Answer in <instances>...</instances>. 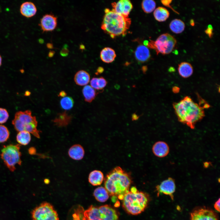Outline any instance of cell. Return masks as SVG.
I'll list each match as a JSON object with an SVG mask.
<instances>
[{
  "mask_svg": "<svg viewBox=\"0 0 220 220\" xmlns=\"http://www.w3.org/2000/svg\"><path fill=\"white\" fill-rule=\"evenodd\" d=\"M198 104L188 96H186L178 102L174 103L173 106L178 120L194 129L196 123L205 116L204 109L210 105L203 100Z\"/></svg>",
  "mask_w": 220,
  "mask_h": 220,
  "instance_id": "1",
  "label": "cell"
},
{
  "mask_svg": "<svg viewBox=\"0 0 220 220\" xmlns=\"http://www.w3.org/2000/svg\"><path fill=\"white\" fill-rule=\"evenodd\" d=\"M131 183L129 175L118 166L107 175L104 185L109 195L117 196L122 200L124 195L129 191Z\"/></svg>",
  "mask_w": 220,
  "mask_h": 220,
  "instance_id": "2",
  "label": "cell"
},
{
  "mask_svg": "<svg viewBox=\"0 0 220 220\" xmlns=\"http://www.w3.org/2000/svg\"><path fill=\"white\" fill-rule=\"evenodd\" d=\"M131 23L130 19L118 14L108 9L105 10V14L101 28L112 38L119 35H125Z\"/></svg>",
  "mask_w": 220,
  "mask_h": 220,
  "instance_id": "3",
  "label": "cell"
},
{
  "mask_svg": "<svg viewBox=\"0 0 220 220\" xmlns=\"http://www.w3.org/2000/svg\"><path fill=\"white\" fill-rule=\"evenodd\" d=\"M122 206L129 214L137 215L143 212L147 205L148 198L146 194L132 187L124 195L122 199Z\"/></svg>",
  "mask_w": 220,
  "mask_h": 220,
  "instance_id": "4",
  "label": "cell"
},
{
  "mask_svg": "<svg viewBox=\"0 0 220 220\" xmlns=\"http://www.w3.org/2000/svg\"><path fill=\"white\" fill-rule=\"evenodd\" d=\"M37 121L29 110L19 111L15 114L12 123L15 130L18 132L25 131L40 138V132L37 129Z\"/></svg>",
  "mask_w": 220,
  "mask_h": 220,
  "instance_id": "5",
  "label": "cell"
},
{
  "mask_svg": "<svg viewBox=\"0 0 220 220\" xmlns=\"http://www.w3.org/2000/svg\"><path fill=\"white\" fill-rule=\"evenodd\" d=\"M83 215V220H118L119 218L116 210L108 205L99 207L91 205Z\"/></svg>",
  "mask_w": 220,
  "mask_h": 220,
  "instance_id": "6",
  "label": "cell"
},
{
  "mask_svg": "<svg viewBox=\"0 0 220 220\" xmlns=\"http://www.w3.org/2000/svg\"><path fill=\"white\" fill-rule=\"evenodd\" d=\"M177 43L175 38L170 34L166 33L160 35L155 41H145L144 45L154 49L157 54H168L173 50Z\"/></svg>",
  "mask_w": 220,
  "mask_h": 220,
  "instance_id": "7",
  "label": "cell"
},
{
  "mask_svg": "<svg viewBox=\"0 0 220 220\" xmlns=\"http://www.w3.org/2000/svg\"><path fill=\"white\" fill-rule=\"evenodd\" d=\"M1 158L9 170L13 172L16 166L21 164V153L20 145L10 144L5 146L1 150Z\"/></svg>",
  "mask_w": 220,
  "mask_h": 220,
  "instance_id": "8",
  "label": "cell"
},
{
  "mask_svg": "<svg viewBox=\"0 0 220 220\" xmlns=\"http://www.w3.org/2000/svg\"><path fill=\"white\" fill-rule=\"evenodd\" d=\"M31 215L32 220H59L58 214L53 206L46 202L35 207Z\"/></svg>",
  "mask_w": 220,
  "mask_h": 220,
  "instance_id": "9",
  "label": "cell"
},
{
  "mask_svg": "<svg viewBox=\"0 0 220 220\" xmlns=\"http://www.w3.org/2000/svg\"><path fill=\"white\" fill-rule=\"evenodd\" d=\"M191 220H218L216 214L211 210L205 208L196 209L191 214Z\"/></svg>",
  "mask_w": 220,
  "mask_h": 220,
  "instance_id": "10",
  "label": "cell"
},
{
  "mask_svg": "<svg viewBox=\"0 0 220 220\" xmlns=\"http://www.w3.org/2000/svg\"><path fill=\"white\" fill-rule=\"evenodd\" d=\"M112 10L116 13L126 17L128 16L133 8V5L129 0H121L112 3Z\"/></svg>",
  "mask_w": 220,
  "mask_h": 220,
  "instance_id": "11",
  "label": "cell"
},
{
  "mask_svg": "<svg viewBox=\"0 0 220 220\" xmlns=\"http://www.w3.org/2000/svg\"><path fill=\"white\" fill-rule=\"evenodd\" d=\"M57 25V17L51 14L43 15L39 24L43 32L53 31L56 28Z\"/></svg>",
  "mask_w": 220,
  "mask_h": 220,
  "instance_id": "12",
  "label": "cell"
},
{
  "mask_svg": "<svg viewBox=\"0 0 220 220\" xmlns=\"http://www.w3.org/2000/svg\"><path fill=\"white\" fill-rule=\"evenodd\" d=\"M175 187L174 180L172 178H169L157 186L156 189L159 194L162 193L169 195L173 199V194L175 191Z\"/></svg>",
  "mask_w": 220,
  "mask_h": 220,
  "instance_id": "13",
  "label": "cell"
},
{
  "mask_svg": "<svg viewBox=\"0 0 220 220\" xmlns=\"http://www.w3.org/2000/svg\"><path fill=\"white\" fill-rule=\"evenodd\" d=\"M153 154L156 156L162 158L166 156L169 151V147L165 142L159 141L156 142L152 147Z\"/></svg>",
  "mask_w": 220,
  "mask_h": 220,
  "instance_id": "14",
  "label": "cell"
},
{
  "mask_svg": "<svg viewBox=\"0 0 220 220\" xmlns=\"http://www.w3.org/2000/svg\"><path fill=\"white\" fill-rule=\"evenodd\" d=\"M37 11L36 6L31 2H24L20 6V13L23 16L27 18L34 16L36 14Z\"/></svg>",
  "mask_w": 220,
  "mask_h": 220,
  "instance_id": "15",
  "label": "cell"
},
{
  "mask_svg": "<svg viewBox=\"0 0 220 220\" xmlns=\"http://www.w3.org/2000/svg\"><path fill=\"white\" fill-rule=\"evenodd\" d=\"M134 54L136 59L141 62L147 61L150 57L148 48L144 45H140L138 46L135 50Z\"/></svg>",
  "mask_w": 220,
  "mask_h": 220,
  "instance_id": "16",
  "label": "cell"
},
{
  "mask_svg": "<svg viewBox=\"0 0 220 220\" xmlns=\"http://www.w3.org/2000/svg\"><path fill=\"white\" fill-rule=\"evenodd\" d=\"M68 154L72 159L77 160H82L84 157L85 151L83 147L79 144H75L69 149Z\"/></svg>",
  "mask_w": 220,
  "mask_h": 220,
  "instance_id": "17",
  "label": "cell"
},
{
  "mask_svg": "<svg viewBox=\"0 0 220 220\" xmlns=\"http://www.w3.org/2000/svg\"><path fill=\"white\" fill-rule=\"evenodd\" d=\"M90 75L85 71L81 70L78 71L74 77V80L75 83L80 86H86L89 82Z\"/></svg>",
  "mask_w": 220,
  "mask_h": 220,
  "instance_id": "18",
  "label": "cell"
},
{
  "mask_svg": "<svg viewBox=\"0 0 220 220\" xmlns=\"http://www.w3.org/2000/svg\"><path fill=\"white\" fill-rule=\"evenodd\" d=\"M72 117L66 112L58 113L53 120L54 124L58 127L65 126L70 122Z\"/></svg>",
  "mask_w": 220,
  "mask_h": 220,
  "instance_id": "19",
  "label": "cell"
},
{
  "mask_svg": "<svg viewBox=\"0 0 220 220\" xmlns=\"http://www.w3.org/2000/svg\"><path fill=\"white\" fill-rule=\"evenodd\" d=\"M100 57L103 62L109 63L112 62L114 60L116 54L115 51L112 49L106 47L101 50Z\"/></svg>",
  "mask_w": 220,
  "mask_h": 220,
  "instance_id": "20",
  "label": "cell"
},
{
  "mask_svg": "<svg viewBox=\"0 0 220 220\" xmlns=\"http://www.w3.org/2000/svg\"><path fill=\"white\" fill-rule=\"evenodd\" d=\"M103 173L100 170H95L90 172L88 177L89 183L93 186L101 185L104 180Z\"/></svg>",
  "mask_w": 220,
  "mask_h": 220,
  "instance_id": "21",
  "label": "cell"
},
{
  "mask_svg": "<svg viewBox=\"0 0 220 220\" xmlns=\"http://www.w3.org/2000/svg\"><path fill=\"white\" fill-rule=\"evenodd\" d=\"M178 70L179 75L182 77L187 78L192 75L193 72L192 65L187 62H182L178 65Z\"/></svg>",
  "mask_w": 220,
  "mask_h": 220,
  "instance_id": "22",
  "label": "cell"
},
{
  "mask_svg": "<svg viewBox=\"0 0 220 220\" xmlns=\"http://www.w3.org/2000/svg\"><path fill=\"white\" fill-rule=\"evenodd\" d=\"M93 195L98 201L104 202L109 198V194L105 189L103 187H99L96 189L94 192Z\"/></svg>",
  "mask_w": 220,
  "mask_h": 220,
  "instance_id": "23",
  "label": "cell"
},
{
  "mask_svg": "<svg viewBox=\"0 0 220 220\" xmlns=\"http://www.w3.org/2000/svg\"><path fill=\"white\" fill-rule=\"evenodd\" d=\"M153 15L156 20L159 22H163L169 17L170 13L165 8L159 7L155 10Z\"/></svg>",
  "mask_w": 220,
  "mask_h": 220,
  "instance_id": "24",
  "label": "cell"
},
{
  "mask_svg": "<svg viewBox=\"0 0 220 220\" xmlns=\"http://www.w3.org/2000/svg\"><path fill=\"white\" fill-rule=\"evenodd\" d=\"M169 27L173 32L175 34L182 33L185 27L184 23L179 19H175L171 21L169 24Z\"/></svg>",
  "mask_w": 220,
  "mask_h": 220,
  "instance_id": "25",
  "label": "cell"
},
{
  "mask_svg": "<svg viewBox=\"0 0 220 220\" xmlns=\"http://www.w3.org/2000/svg\"><path fill=\"white\" fill-rule=\"evenodd\" d=\"M85 100L88 102H91L95 98L97 94L93 88L90 85L85 86L82 90Z\"/></svg>",
  "mask_w": 220,
  "mask_h": 220,
  "instance_id": "26",
  "label": "cell"
},
{
  "mask_svg": "<svg viewBox=\"0 0 220 220\" xmlns=\"http://www.w3.org/2000/svg\"><path fill=\"white\" fill-rule=\"evenodd\" d=\"M107 82L103 77L93 78L90 80V86L94 89L100 90L103 89L106 86Z\"/></svg>",
  "mask_w": 220,
  "mask_h": 220,
  "instance_id": "27",
  "label": "cell"
},
{
  "mask_svg": "<svg viewBox=\"0 0 220 220\" xmlns=\"http://www.w3.org/2000/svg\"><path fill=\"white\" fill-rule=\"evenodd\" d=\"M17 142L22 145H26L30 141L31 136L30 134L28 132L23 131L19 132L16 137Z\"/></svg>",
  "mask_w": 220,
  "mask_h": 220,
  "instance_id": "28",
  "label": "cell"
},
{
  "mask_svg": "<svg viewBox=\"0 0 220 220\" xmlns=\"http://www.w3.org/2000/svg\"><path fill=\"white\" fill-rule=\"evenodd\" d=\"M142 8L144 12L146 13L152 12L156 6L155 2L152 0H145L141 4Z\"/></svg>",
  "mask_w": 220,
  "mask_h": 220,
  "instance_id": "29",
  "label": "cell"
},
{
  "mask_svg": "<svg viewBox=\"0 0 220 220\" xmlns=\"http://www.w3.org/2000/svg\"><path fill=\"white\" fill-rule=\"evenodd\" d=\"M74 101L73 99L70 97H65L62 98L60 102L61 108L65 110H69L72 109L73 106Z\"/></svg>",
  "mask_w": 220,
  "mask_h": 220,
  "instance_id": "30",
  "label": "cell"
},
{
  "mask_svg": "<svg viewBox=\"0 0 220 220\" xmlns=\"http://www.w3.org/2000/svg\"><path fill=\"white\" fill-rule=\"evenodd\" d=\"M9 136V131L5 126L0 125V143L6 142Z\"/></svg>",
  "mask_w": 220,
  "mask_h": 220,
  "instance_id": "31",
  "label": "cell"
},
{
  "mask_svg": "<svg viewBox=\"0 0 220 220\" xmlns=\"http://www.w3.org/2000/svg\"><path fill=\"white\" fill-rule=\"evenodd\" d=\"M9 117V114L7 110L0 108V124L6 123Z\"/></svg>",
  "mask_w": 220,
  "mask_h": 220,
  "instance_id": "32",
  "label": "cell"
},
{
  "mask_svg": "<svg viewBox=\"0 0 220 220\" xmlns=\"http://www.w3.org/2000/svg\"><path fill=\"white\" fill-rule=\"evenodd\" d=\"M67 44L64 45L60 52V55L62 57H65L68 55L69 50Z\"/></svg>",
  "mask_w": 220,
  "mask_h": 220,
  "instance_id": "33",
  "label": "cell"
},
{
  "mask_svg": "<svg viewBox=\"0 0 220 220\" xmlns=\"http://www.w3.org/2000/svg\"><path fill=\"white\" fill-rule=\"evenodd\" d=\"M205 32L210 38H212L213 35V28L211 25H208L207 28L205 31Z\"/></svg>",
  "mask_w": 220,
  "mask_h": 220,
  "instance_id": "34",
  "label": "cell"
},
{
  "mask_svg": "<svg viewBox=\"0 0 220 220\" xmlns=\"http://www.w3.org/2000/svg\"><path fill=\"white\" fill-rule=\"evenodd\" d=\"M172 0H161V3L164 6L170 8L174 12L177 13L179 14V13L176 11L170 5V4L171 3Z\"/></svg>",
  "mask_w": 220,
  "mask_h": 220,
  "instance_id": "35",
  "label": "cell"
},
{
  "mask_svg": "<svg viewBox=\"0 0 220 220\" xmlns=\"http://www.w3.org/2000/svg\"><path fill=\"white\" fill-rule=\"evenodd\" d=\"M220 199L215 203L214 205V208L218 212L220 211Z\"/></svg>",
  "mask_w": 220,
  "mask_h": 220,
  "instance_id": "36",
  "label": "cell"
},
{
  "mask_svg": "<svg viewBox=\"0 0 220 220\" xmlns=\"http://www.w3.org/2000/svg\"><path fill=\"white\" fill-rule=\"evenodd\" d=\"M67 95V93L64 91H61L59 93L58 95L59 97H64Z\"/></svg>",
  "mask_w": 220,
  "mask_h": 220,
  "instance_id": "37",
  "label": "cell"
},
{
  "mask_svg": "<svg viewBox=\"0 0 220 220\" xmlns=\"http://www.w3.org/2000/svg\"><path fill=\"white\" fill-rule=\"evenodd\" d=\"M103 71V68L101 67H99L97 70V71L95 74L96 75H98L99 74L102 73Z\"/></svg>",
  "mask_w": 220,
  "mask_h": 220,
  "instance_id": "38",
  "label": "cell"
},
{
  "mask_svg": "<svg viewBox=\"0 0 220 220\" xmlns=\"http://www.w3.org/2000/svg\"><path fill=\"white\" fill-rule=\"evenodd\" d=\"M55 53L54 51L53 50H50L49 52L48 56L49 57H53Z\"/></svg>",
  "mask_w": 220,
  "mask_h": 220,
  "instance_id": "39",
  "label": "cell"
},
{
  "mask_svg": "<svg viewBox=\"0 0 220 220\" xmlns=\"http://www.w3.org/2000/svg\"><path fill=\"white\" fill-rule=\"evenodd\" d=\"M47 47L50 49L53 48V46L52 43H48L46 44Z\"/></svg>",
  "mask_w": 220,
  "mask_h": 220,
  "instance_id": "40",
  "label": "cell"
},
{
  "mask_svg": "<svg viewBox=\"0 0 220 220\" xmlns=\"http://www.w3.org/2000/svg\"><path fill=\"white\" fill-rule=\"evenodd\" d=\"M85 46L82 44H81L79 46V49L81 50H83L85 49Z\"/></svg>",
  "mask_w": 220,
  "mask_h": 220,
  "instance_id": "41",
  "label": "cell"
},
{
  "mask_svg": "<svg viewBox=\"0 0 220 220\" xmlns=\"http://www.w3.org/2000/svg\"><path fill=\"white\" fill-rule=\"evenodd\" d=\"M190 23L192 26H194L195 25V23L193 20H191L190 21Z\"/></svg>",
  "mask_w": 220,
  "mask_h": 220,
  "instance_id": "42",
  "label": "cell"
},
{
  "mask_svg": "<svg viewBox=\"0 0 220 220\" xmlns=\"http://www.w3.org/2000/svg\"><path fill=\"white\" fill-rule=\"evenodd\" d=\"M39 42H40L41 43H42L44 42V40L43 39H40L39 40Z\"/></svg>",
  "mask_w": 220,
  "mask_h": 220,
  "instance_id": "43",
  "label": "cell"
},
{
  "mask_svg": "<svg viewBox=\"0 0 220 220\" xmlns=\"http://www.w3.org/2000/svg\"><path fill=\"white\" fill-rule=\"evenodd\" d=\"M2 63V57L0 55V66H1Z\"/></svg>",
  "mask_w": 220,
  "mask_h": 220,
  "instance_id": "44",
  "label": "cell"
}]
</instances>
